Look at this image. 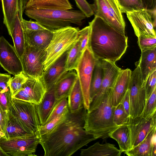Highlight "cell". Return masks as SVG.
<instances>
[{
    "label": "cell",
    "mask_w": 156,
    "mask_h": 156,
    "mask_svg": "<svg viewBox=\"0 0 156 156\" xmlns=\"http://www.w3.org/2000/svg\"><path fill=\"white\" fill-rule=\"evenodd\" d=\"M24 31L25 45L40 50L46 49L53 36L52 30L49 29Z\"/></svg>",
    "instance_id": "ac0fdd59"
},
{
    "label": "cell",
    "mask_w": 156,
    "mask_h": 156,
    "mask_svg": "<svg viewBox=\"0 0 156 156\" xmlns=\"http://www.w3.org/2000/svg\"><path fill=\"white\" fill-rule=\"evenodd\" d=\"M112 89L106 93L98 107L86 113L84 128L96 140L109 137L111 133L119 127L113 121L115 107L111 102Z\"/></svg>",
    "instance_id": "3957f363"
},
{
    "label": "cell",
    "mask_w": 156,
    "mask_h": 156,
    "mask_svg": "<svg viewBox=\"0 0 156 156\" xmlns=\"http://www.w3.org/2000/svg\"><path fill=\"white\" fill-rule=\"evenodd\" d=\"M27 77L23 72L11 77L9 87L12 98L21 90Z\"/></svg>",
    "instance_id": "d590c367"
},
{
    "label": "cell",
    "mask_w": 156,
    "mask_h": 156,
    "mask_svg": "<svg viewBox=\"0 0 156 156\" xmlns=\"http://www.w3.org/2000/svg\"><path fill=\"white\" fill-rule=\"evenodd\" d=\"M132 71L127 68L122 69L113 87L111 97L112 105L115 107L119 103L128 90Z\"/></svg>",
    "instance_id": "d6986e66"
},
{
    "label": "cell",
    "mask_w": 156,
    "mask_h": 156,
    "mask_svg": "<svg viewBox=\"0 0 156 156\" xmlns=\"http://www.w3.org/2000/svg\"><path fill=\"white\" fill-rule=\"evenodd\" d=\"M25 14L46 28L53 30L74 24L80 26L87 17L81 10L25 8Z\"/></svg>",
    "instance_id": "277c9868"
},
{
    "label": "cell",
    "mask_w": 156,
    "mask_h": 156,
    "mask_svg": "<svg viewBox=\"0 0 156 156\" xmlns=\"http://www.w3.org/2000/svg\"><path fill=\"white\" fill-rule=\"evenodd\" d=\"M27 1L28 0H23V8L24 10L25 9V5Z\"/></svg>",
    "instance_id": "816d5d0a"
},
{
    "label": "cell",
    "mask_w": 156,
    "mask_h": 156,
    "mask_svg": "<svg viewBox=\"0 0 156 156\" xmlns=\"http://www.w3.org/2000/svg\"><path fill=\"white\" fill-rule=\"evenodd\" d=\"M131 73L128 90L130 100V116L132 118L140 116L146 102L144 81L139 65Z\"/></svg>",
    "instance_id": "30bf717a"
},
{
    "label": "cell",
    "mask_w": 156,
    "mask_h": 156,
    "mask_svg": "<svg viewBox=\"0 0 156 156\" xmlns=\"http://www.w3.org/2000/svg\"><path fill=\"white\" fill-rule=\"evenodd\" d=\"M8 33L12 39L13 47L20 59L24 50L25 43L24 31L18 13L16 16L13 27Z\"/></svg>",
    "instance_id": "d4e9b609"
},
{
    "label": "cell",
    "mask_w": 156,
    "mask_h": 156,
    "mask_svg": "<svg viewBox=\"0 0 156 156\" xmlns=\"http://www.w3.org/2000/svg\"><path fill=\"white\" fill-rule=\"evenodd\" d=\"M12 98L10 91H6L0 88V106L3 109L9 110Z\"/></svg>",
    "instance_id": "ee69618b"
},
{
    "label": "cell",
    "mask_w": 156,
    "mask_h": 156,
    "mask_svg": "<svg viewBox=\"0 0 156 156\" xmlns=\"http://www.w3.org/2000/svg\"><path fill=\"white\" fill-rule=\"evenodd\" d=\"M156 128L152 130L138 145L124 152L128 156H152V139Z\"/></svg>",
    "instance_id": "4316f807"
},
{
    "label": "cell",
    "mask_w": 156,
    "mask_h": 156,
    "mask_svg": "<svg viewBox=\"0 0 156 156\" xmlns=\"http://www.w3.org/2000/svg\"><path fill=\"white\" fill-rule=\"evenodd\" d=\"M67 98L68 107L71 112L78 111L83 106V95L78 76Z\"/></svg>",
    "instance_id": "83f0119b"
},
{
    "label": "cell",
    "mask_w": 156,
    "mask_h": 156,
    "mask_svg": "<svg viewBox=\"0 0 156 156\" xmlns=\"http://www.w3.org/2000/svg\"><path fill=\"white\" fill-rule=\"evenodd\" d=\"M23 0H1L3 14V23L8 32L13 27L16 16L18 13L20 5H23Z\"/></svg>",
    "instance_id": "cb8c5ba5"
},
{
    "label": "cell",
    "mask_w": 156,
    "mask_h": 156,
    "mask_svg": "<svg viewBox=\"0 0 156 156\" xmlns=\"http://www.w3.org/2000/svg\"><path fill=\"white\" fill-rule=\"evenodd\" d=\"M94 17L102 19L118 32L125 34V22L117 0H94Z\"/></svg>",
    "instance_id": "52a82bcc"
},
{
    "label": "cell",
    "mask_w": 156,
    "mask_h": 156,
    "mask_svg": "<svg viewBox=\"0 0 156 156\" xmlns=\"http://www.w3.org/2000/svg\"><path fill=\"white\" fill-rule=\"evenodd\" d=\"M10 75L0 73V88L6 91H10L9 85L11 78Z\"/></svg>",
    "instance_id": "bcb514c9"
},
{
    "label": "cell",
    "mask_w": 156,
    "mask_h": 156,
    "mask_svg": "<svg viewBox=\"0 0 156 156\" xmlns=\"http://www.w3.org/2000/svg\"><path fill=\"white\" fill-rule=\"evenodd\" d=\"M77 7L85 15L89 17L94 15L93 5L90 4L86 0H75Z\"/></svg>",
    "instance_id": "7bdbcfd3"
},
{
    "label": "cell",
    "mask_w": 156,
    "mask_h": 156,
    "mask_svg": "<svg viewBox=\"0 0 156 156\" xmlns=\"http://www.w3.org/2000/svg\"><path fill=\"white\" fill-rule=\"evenodd\" d=\"M87 112L83 106L74 112L69 111L63 121L38 137L44 156H70L96 140L84 128Z\"/></svg>",
    "instance_id": "6da1fadb"
},
{
    "label": "cell",
    "mask_w": 156,
    "mask_h": 156,
    "mask_svg": "<svg viewBox=\"0 0 156 156\" xmlns=\"http://www.w3.org/2000/svg\"><path fill=\"white\" fill-rule=\"evenodd\" d=\"M39 144V138L37 135L30 134L25 136L10 139L2 137L0 146L9 156H32Z\"/></svg>",
    "instance_id": "9c48e42d"
},
{
    "label": "cell",
    "mask_w": 156,
    "mask_h": 156,
    "mask_svg": "<svg viewBox=\"0 0 156 156\" xmlns=\"http://www.w3.org/2000/svg\"><path fill=\"white\" fill-rule=\"evenodd\" d=\"M9 111L4 110L0 106V126L4 136L6 134L9 120Z\"/></svg>",
    "instance_id": "f6af8a7d"
},
{
    "label": "cell",
    "mask_w": 156,
    "mask_h": 156,
    "mask_svg": "<svg viewBox=\"0 0 156 156\" xmlns=\"http://www.w3.org/2000/svg\"><path fill=\"white\" fill-rule=\"evenodd\" d=\"M69 112L68 107L61 114L47 124L40 126L38 131L37 136L39 137L45 134L53 129L66 118Z\"/></svg>",
    "instance_id": "d6a6232c"
},
{
    "label": "cell",
    "mask_w": 156,
    "mask_h": 156,
    "mask_svg": "<svg viewBox=\"0 0 156 156\" xmlns=\"http://www.w3.org/2000/svg\"><path fill=\"white\" fill-rule=\"evenodd\" d=\"M46 56L45 50L38 49L26 44L20 58L23 73L28 77L42 76L44 71Z\"/></svg>",
    "instance_id": "7c38bea8"
},
{
    "label": "cell",
    "mask_w": 156,
    "mask_h": 156,
    "mask_svg": "<svg viewBox=\"0 0 156 156\" xmlns=\"http://www.w3.org/2000/svg\"><path fill=\"white\" fill-rule=\"evenodd\" d=\"M31 134L26 131L16 118L9 111V117L6 134L3 136L6 139L21 137Z\"/></svg>",
    "instance_id": "4dcf8cb0"
},
{
    "label": "cell",
    "mask_w": 156,
    "mask_h": 156,
    "mask_svg": "<svg viewBox=\"0 0 156 156\" xmlns=\"http://www.w3.org/2000/svg\"><path fill=\"white\" fill-rule=\"evenodd\" d=\"M46 90L42 76L28 77L21 90L12 98L38 105L41 102Z\"/></svg>",
    "instance_id": "9a60e30c"
},
{
    "label": "cell",
    "mask_w": 156,
    "mask_h": 156,
    "mask_svg": "<svg viewBox=\"0 0 156 156\" xmlns=\"http://www.w3.org/2000/svg\"><path fill=\"white\" fill-rule=\"evenodd\" d=\"M78 40L69 50L67 57L66 68L67 71L75 70L81 56Z\"/></svg>",
    "instance_id": "1f68e13d"
},
{
    "label": "cell",
    "mask_w": 156,
    "mask_h": 156,
    "mask_svg": "<svg viewBox=\"0 0 156 156\" xmlns=\"http://www.w3.org/2000/svg\"><path fill=\"white\" fill-rule=\"evenodd\" d=\"M79 30L78 28L71 26L52 30V39L45 50L47 56L44 71L77 41Z\"/></svg>",
    "instance_id": "5b68a950"
},
{
    "label": "cell",
    "mask_w": 156,
    "mask_h": 156,
    "mask_svg": "<svg viewBox=\"0 0 156 156\" xmlns=\"http://www.w3.org/2000/svg\"><path fill=\"white\" fill-rule=\"evenodd\" d=\"M8 154H6L2 150L0 146V156H8Z\"/></svg>",
    "instance_id": "681fc988"
},
{
    "label": "cell",
    "mask_w": 156,
    "mask_h": 156,
    "mask_svg": "<svg viewBox=\"0 0 156 156\" xmlns=\"http://www.w3.org/2000/svg\"><path fill=\"white\" fill-rule=\"evenodd\" d=\"M4 135L0 126V139Z\"/></svg>",
    "instance_id": "f907efd6"
},
{
    "label": "cell",
    "mask_w": 156,
    "mask_h": 156,
    "mask_svg": "<svg viewBox=\"0 0 156 156\" xmlns=\"http://www.w3.org/2000/svg\"><path fill=\"white\" fill-rule=\"evenodd\" d=\"M146 94V101L156 88V70L150 74L144 82Z\"/></svg>",
    "instance_id": "60d3db41"
},
{
    "label": "cell",
    "mask_w": 156,
    "mask_h": 156,
    "mask_svg": "<svg viewBox=\"0 0 156 156\" xmlns=\"http://www.w3.org/2000/svg\"><path fill=\"white\" fill-rule=\"evenodd\" d=\"M119 9L122 13H126L144 8L141 0H117Z\"/></svg>",
    "instance_id": "e575fe53"
},
{
    "label": "cell",
    "mask_w": 156,
    "mask_h": 156,
    "mask_svg": "<svg viewBox=\"0 0 156 156\" xmlns=\"http://www.w3.org/2000/svg\"><path fill=\"white\" fill-rule=\"evenodd\" d=\"M135 35L156 37V10L151 11L145 9L126 13Z\"/></svg>",
    "instance_id": "8fae6325"
},
{
    "label": "cell",
    "mask_w": 156,
    "mask_h": 156,
    "mask_svg": "<svg viewBox=\"0 0 156 156\" xmlns=\"http://www.w3.org/2000/svg\"><path fill=\"white\" fill-rule=\"evenodd\" d=\"M104 73L102 61L97 59L94 68L90 83L89 92L90 103L99 90Z\"/></svg>",
    "instance_id": "f1b7e54d"
},
{
    "label": "cell",
    "mask_w": 156,
    "mask_h": 156,
    "mask_svg": "<svg viewBox=\"0 0 156 156\" xmlns=\"http://www.w3.org/2000/svg\"><path fill=\"white\" fill-rule=\"evenodd\" d=\"M0 65L13 75L23 72L21 61L14 47L4 37H0Z\"/></svg>",
    "instance_id": "2e32d148"
},
{
    "label": "cell",
    "mask_w": 156,
    "mask_h": 156,
    "mask_svg": "<svg viewBox=\"0 0 156 156\" xmlns=\"http://www.w3.org/2000/svg\"><path fill=\"white\" fill-rule=\"evenodd\" d=\"M120 103L123 105L126 113L130 116V100L128 90L125 94Z\"/></svg>",
    "instance_id": "7dc6e473"
},
{
    "label": "cell",
    "mask_w": 156,
    "mask_h": 156,
    "mask_svg": "<svg viewBox=\"0 0 156 156\" xmlns=\"http://www.w3.org/2000/svg\"><path fill=\"white\" fill-rule=\"evenodd\" d=\"M77 77V73L75 71H68L55 83V90L56 100L64 98H68Z\"/></svg>",
    "instance_id": "7402d4cb"
},
{
    "label": "cell",
    "mask_w": 156,
    "mask_h": 156,
    "mask_svg": "<svg viewBox=\"0 0 156 156\" xmlns=\"http://www.w3.org/2000/svg\"><path fill=\"white\" fill-rule=\"evenodd\" d=\"M144 9L151 11L156 10V0H141Z\"/></svg>",
    "instance_id": "c3c4849f"
},
{
    "label": "cell",
    "mask_w": 156,
    "mask_h": 156,
    "mask_svg": "<svg viewBox=\"0 0 156 156\" xmlns=\"http://www.w3.org/2000/svg\"><path fill=\"white\" fill-rule=\"evenodd\" d=\"M9 110L26 131L37 135L41 126L35 104L12 98Z\"/></svg>",
    "instance_id": "8992f818"
},
{
    "label": "cell",
    "mask_w": 156,
    "mask_h": 156,
    "mask_svg": "<svg viewBox=\"0 0 156 156\" xmlns=\"http://www.w3.org/2000/svg\"><path fill=\"white\" fill-rule=\"evenodd\" d=\"M69 50L44 71L42 77L47 89L55 84L63 76L68 72L66 69V64Z\"/></svg>",
    "instance_id": "e0dca14e"
},
{
    "label": "cell",
    "mask_w": 156,
    "mask_h": 156,
    "mask_svg": "<svg viewBox=\"0 0 156 156\" xmlns=\"http://www.w3.org/2000/svg\"><path fill=\"white\" fill-rule=\"evenodd\" d=\"M137 43L141 52L153 49L156 48V37L140 36Z\"/></svg>",
    "instance_id": "f35d334b"
},
{
    "label": "cell",
    "mask_w": 156,
    "mask_h": 156,
    "mask_svg": "<svg viewBox=\"0 0 156 156\" xmlns=\"http://www.w3.org/2000/svg\"><path fill=\"white\" fill-rule=\"evenodd\" d=\"M55 84L47 89L41 103L38 105L36 104L41 126L44 124L57 101L55 97Z\"/></svg>",
    "instance_id": "ffe728a7"
},
{
    "label": "cell",
    "mask_w": 156,
    "mask_h": 156,
    "mask_svg": "<svg viewBox=\"0 0 156 156\" xmlns=\"http://www.w3.org/2000/svg\"><path fill=\"white\" fill-rule=\"evenodd\" d=\"M109 137L117 141L119 149L122 152H125L129 150V132L127 124L119 126L111 133Z\"/></svg>",
    "instance_id": "f546056e"
},
{
    "label": "cell",
    "mask_w": 156,
    "mask_h": 156,
    "mask_svg": "<svg viewBox=\"0 0 156 156\" xmlns=\"http://www.w3.org/2000/svg\"><path fill=\"white\" fill-rule=\"evenodd\" d=\"M115 145L109 143L101 144L97 142L86 149L80 150L81 156H120L122 153Z\"/></svg>",
    "instance_id": "44dd1931"
},
{
    "label": "cell",
    "mask_w": 156,
    "mask_h": 156,
    "mask_svg": "<svg viewBox=\"0 0 156 156\" xmlns=\"http://www.w3.org/2000/svg\"><path fill=\"white\" fill-rule=\"evenodd\" d=\"M101 61L104 70L101 84L98 92L90 102L87 112L92 111L100 104L106 93L113 88L122 70L115 63L106 60Z\"/></svg>",
    "instance_id": "4fadbf2b"
},
{
    "label": "cell",
    "mask_w": 156,
    "mask_h": 156,
    "mask_svg": "<svg viewBox=\"0 0 156 156\" xmlns=\"http://www.w3.org/2000/svg\"><path fill=\"white\" fill-rule=\"evenodd\" d=\"M129 116L121 103L115 107L114 112L113 121L116 126H119L126 124Z\"/></svg>",
    "instance_id": "8d00e7d4"
},
{
    "label": "cell",
    "mask_w": 156,
    "mask_h": 156,
    "mask_svg": "<svg viewBox=\"0 0 156 156\" xmlns=\"http://www.w3.org/2000/svg\"><path fill=\"white\" fill-rule=\"evenodd\" d=\"M90 34L89 26L86 27L79 31V52L81 55L84 49L88 46Z\"/></svg>",
    "instance_id": "ab89813d"
},
{
    "label": "cell",
    "mask_w": 156,
    "mask_h": 156,
    "mask_svg": "<svg viewBox=\"0 0 156 156\" xmlns=\"http://www.w3.org/2000/svg\"><path fill=\"white\" fill-rule=\"evenodd\" d=\"M67 98H64L57 101L43 125L47 124L61 114L68 107Z\"/></svg>",
    "instance_id": "74e56055"
},
{
    "label": "cell",
    "mask_w": 156,
    "mask_h": 156,
    "mask_svg": "<svg viewBox=\"0 0 156 156\" xmlns=\"http://www.w3.org/2000/svg\"><path fill=\"white\" fill-rule=\"evenodd\" d=\"M130 135V149L141 142L153 129L156 128V115L146 119L140 116L132 118L129 116L126 124Z\"/></svg>",
    "instance_id": "5bb4252c"
},
{
    "label": "cell",
    "mask_w": 156,
    "mask_h": 156,
    "mask_svg": "<svg viewBox=\"0 0 156 156\" xmlns=\"http://www.w3.org/2000/svg\"><path fill=\"white\" fill-rule=\"evenodd\" d=\"M156 88L146 101L140 116L146 119H150L156 115Z\"/></svg>",
    "instance_id": "836d02e7"
},
{
    "label": "cell",
    "mask_w": 156,
    "mask_h": 156,
    "mask_svg": "<svg viewBox=\"0 0 156 156\" xmlns=\"http://www.w3.org/2000/svg\"><path fill=\"white\" fill-rule=\"evenodd\" d=\"M88 46L95 58L115 63L126 51L128 38L98 17L89 22Z\"/></svg>",
    "instance_id": "7a4b0ae2"
},
{
    "label": "cell",
    "mask_w": 156,
    "mask_h": 156,
    "mask_svg": "<svg viewBox=\"0 0 156 156\" xmlns=\"http://www.w3.org/2000/svg\"><path fill=\"white\" fill-rule=\"evenodd\" d=\"M97 60L88 46L82 53L75 70L83 93V106L87 110L90 104V82Z\"/></svg>",
    "instance_id": "ba28073f"
},
{
    "label": "cell",
    "mask_w": 156,
    "mask_h": 156,
    "mask_svg": "<svg viewBox=\"0 0 156 156\" xmlns=\"http://www.w3.org/2000/svg\"><path fill=\"white\" fill-rule=\"evenodd\" d=\"M19 18L24 30L25 31H31L49 29L36 21H28L23 19V17Z\"/></svg>",
    "instance_id": "b9f144b4"
},
{
    "label": "cell",
    "mask_w": 156,
    "mask_h": 156,
    "mask_svg": "<svg viewBox=\"0 0 156 156\" xmlns=\"http://www.w3.org/2000/svg\"><path fill=\"white\" fill-rule=\"evenodd\" d=\"M139 65L143 81L156 70V48L141 52L139 60L136 62Z\"/></svg>",
    "instance_id": "603a6c76"
},
{
    "label": "cell",
    "mask_w": 156,
    "mask_h": 156,
    "mask_svg": "<svg viewBox=\"0 0 156 156\" xmlns=\"http://www.w3.org/2000/svg\"><path fill=\"white\" fill-rule=\"evenodd\" d=\"M27 8L67 10L73 9L69 0H28L25 9Z\"/></svg>",
    "instance_id": "484cf974"
}]
</instances>
